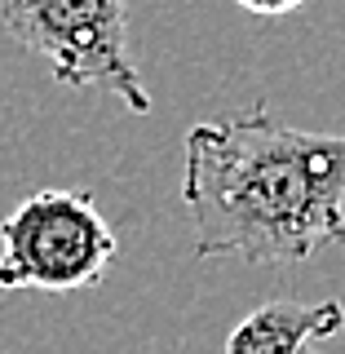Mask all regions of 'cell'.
I'll list each match as a JSON object with an SVG mask.
<instances>
[{"mask_svg": "<svg viewBox=\"0 0 345 354\" xmlns=\"http://www.w3.org/2000/svg\"><path fill=\"white\" fill-rule=\"evenodd\" d=\"M182 204L195 257L306 261L345 243V138L274 120L265 102L186 133Z\"/></svg>", "mask_w": 345, "mask_h": 354, "instance_id": "1", "label": "cell"}, {"mask_svg": "<svg viewBox=\"0 0 345 354\" xmlns=\"http://www.w3.org/2000/svg\"><path fill=\"white\" fill-rule=\"evenodd\" d=\"M0 22L66 88H102L147 115L151 93L129 44L124 0H5Z\"/></svg>", "mask_w": 345, "mask_h": 354, "instance_id": "2", "label": "cell"}, {"mask_svg": "<svg viewBox=\"0 0 345 354\" xmlns=\"http://www.w3.org/2000/svg\"><path fill=\"white\" fill-rule=\"evenodd\" d=\"M115 252V230L88 191H36L0 221V292L93 288Z\"/></svg>", "mask_w": 345, "mask_h": 354, "instance_id": "3", "label": "cell"}, {"mask_svg": "<svg viewBox=\"0 0 345 354\" xmlns=\"http://www.w3.org/2000/svg\"><path fill=\"white\" fill-rule=\"evenodd\" d=\"M345 328L341 301H265L226 337V354H301Z\"/></svg>", "mask_w": 345, "mask_h": 354, "instance_id": "4", "label": "cell"}, {"mask_svg": "<svg viewBox=\"0 0 345 354\" xmlns=\"http://www.w3.org/2000/svg\"><path fill=\"white\" fill-rule=\"evenodd\" d=\"M235 5L257 14V18H283V14H297L306 0H235Z\"/></svg>", "mask_w": 345, "mask_h": 354, "instance_id": "5", "label": "cell"}, {"mask_svg": "<svg viewBox=\"0 0 345 354\" xmlns=\"http://www.w3.org/2000/svg\"><path fill=\"white\" fill-rule=\"evenodd\" d=\"M301 354H319V350H315V346H306V350H301Z\"/></svg>", "mask_w": 345, "mask_h": 354, "instance_id": "6", "label": "cell"}]
</instances>
